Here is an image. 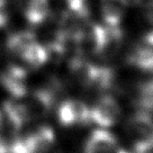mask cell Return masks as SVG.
<instances>
[{"mask_svg": "<svg viewBox=\"0 0 153 153\" xmlns=\"http://www.w3.org/2000/svg\"><path fill=\"white\" fill-rule=\"evenodd\" d=\"M122 108L113 96L104 95L90 107V122L102 128L114 126L120 117Z\"/></svg>", "mask_w": 153, "mask_h": 153, "instance_id": "5b68a950", "label": "cell"}, {"mask_svg": "<svg viewBox=\"0 0 153 153\" xmlns=\"http://www.w3.org/2000/svg\"><path fill=\"white\" fill-rule=\"evenodd\" d=\"M85 153H131L120 148L114 135L106 129H95L86 143Z\"/></svg>", "mask_w": 153, "mask_h": 153, "instance_id": "ba28073f", "label": "cell"}, {"mask_svg": "<svg viewBox=\"0 0 153 153\" xmlns=\"http://www.w3.org/2000/svg\"><path fill=\"white\" fill-rule=\"evenodd\" d=\"M145 17L148 22L153 26V0H150L145 8Z\"/></svg>", "mask_w": 153, "mask_h": 153, "instance_id": "9a60e30c", "label": "cell"}, {"mask_svg": "<svg viewBox=\"0 0 153 153\" xmlns=\"http://www.w3.org/2000/svg\"><path fill=\"white\" fill-rule=\"evenodd\" d=\"M72 79L82 88L96 91L109 89L114 81V72L109 68L95 64L82 57L73 59L69 64Z\"/></svg>", "mask_w": 153, "mask_h": 153, "instance_id": "7a4b0ae2", "label": "cell"}, {"mask_svg": "<svg viewBox=\"0 0 153 153\" xmlns=\"http://www.w3.org/2000/svg\"><path fill=\"white\" fill-rule=\"evenodd\" d=\"M0 82L11 98L24 96L27 91V71L20 65H10L0 76Z\"/></svg>", "mask_w": 153, "mask_h": 153, "instance_id": "9c48e42d", "label": "cell"}, {"mask_svg": "<svg viewBox=\"0 0 153 153\" xmlns=\"http://www.w3.org/2000/svg\"><path fill=\"white\" fill-rule=\"evenodd\" d=\"M125 133L135 153H146L153 149V118L148 113L132 115L125 124Z\"/></svg>", "mask_w": 153, "mask_h": 153, "instance_id": "3957f363", "label": "cell"}, {"mask_svg": "<svg viewBox=\"0 0 153 153\" xmlns=\"http://www.w3.org/2000/svg\"><path fill=\"white\" fill-rule=\"evenodd\" d=\"M57 120L65 127L90 123V107L79 99H67L57 109Z\"/></svg>", "mask_w": 153, "mask_h": 153, "instance_id": "8992f818", "label": "cell"}, {"mask_svg": "<svg viewBox=\"0 0 153 153\" xmlns=\"http://www.w3.org/2000/svg\"><path fill=\"white\" fill-rule=\"evenodd\" d=\"M127 0H100L101 16L105 25L120 26L127 11Z\"/></svg>", "mask_w": 153, "mask_h": 153, "instance_id": "7c38bea8", "label": "cell"}, {"mask_svg": "<svg viewBox=\"0 0 153 153\" xmlns=\"http://www.w3.org/2000/svg\"><path fill=\"white\" fill-rule=\"evenodd\" d=\"M53 95L50 91L28 90L22 97L6 101L4 113L13 128L18 129L26 123L45 116L53 107Z\"/></svg>", "mask_w": 153, "mask_h": 153, "instance_id": "6da1fadb", "label": "cell"}, {"mask_svg": "<svg viewBox=\"0 0 153 153\" xmlns=\"http://www.w3.org/2000/svg\"><path fill=\"white\" fill-rule=\"evenodd\" d=\"M70 15L78 19L85 20L90 15V0H67Z\"/></svg>", "mask_w": 153, "mask_h": 153, "instance_id": "4fadbf2b", "label": "cell"}, {"mask_svg": "<svg viewBox=\"0 0 153 153\" xmlns=\"http://www.w3.org/2000/svg\"><path fill=\"white\" fill-rule=\"evenodd\" d=\"M127 62L141 71L153 73V32L140 38L131 50Z\"/></svg>", "mask_w": 153, "mask_h": 153, "instance_id": "52a82bcc", "label": "cell"}, {"mask_svg": "<svg viewBox=\"0 0 153 153\" xmlns=\"http://www.w3.org/2000/svg\"><path fill=\"white\" fill-rule=\"evenodd\" d=\"M55 143V133L48 126H39L26 136L14 140L8 153H48Z\"/></svg>", "mask_w": 153, "mask_h": 153, "instance_id": "277c9868", "label": "cell"}, {"mask_svg": "<svg viewBox=\"0 0 153 153\" xmlns=\"http://www.w3.org/2000/svg\"><path fill=\"white\" fill-rule=\"evenodd\" d=\"M9 19V10L6 0H0V28L5 27Z\"/></svg>", "mask_w": 153, "mask_h": 153, "instance_id": "5bb4252c", "label": "cell"}, {"mask_svg": "<svg viewBox=\"0 0 153 153\" xmlns=\"http://www.w3.org/2000/svg\"><path fill=\"white\" fill-rule=\"evenodd\" d=\"M50 56H51V54H50L48 48L42 43H39L37 39H35L33 43L29 44L28 46L19 54L17 59L20 60L24 64H26L27 67L37 69L48 62Z\"/></svg>", "mask_w": 153, "mask_h": 153, "instance_id": "8fae6325", "label": "cell"}, {"mask_svg": "<svg viewBox=\"0 0 153 153\" xmlns=\"http://www.w3.org/2000/svg\"><path fill=\"white\" fill-rule=\"evenodd\" d=\"M20 10L32 25H41L50 14L48 0H20Z\"/></svg>", "mask_w": 153, "mask_h": 153, "instance_id": "30bf717a", "label": "cell"}]
</instances>
